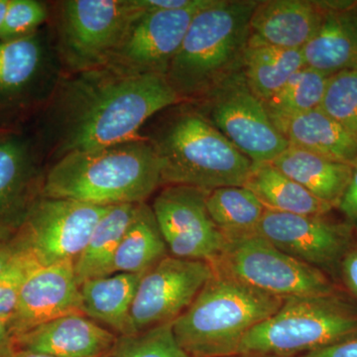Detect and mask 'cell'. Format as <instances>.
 I'll use <instances>...</instances> for the list:
<instances>
[{"instance_id":"ffe728a7","label":"cell","mask_w":357,"mask_h":357,"mask_svg":"<svg viewBox=\"0 0 357 357\" xmlns=\"http://www.w3.org/2000/svg\"><path fill=\"white\" fill-rule=\"evenodd\" d=\"M272 122L290 146L347 164L357 160L356 136L319 109Z\"/></svg>"},{"instance_id":"f1b7e54d","label":"cell","mask_w":357,"mask_h":357,"mask_svg":"<svg viewBox=\"0 0 357 357\" xmlns=\"http://www.w3.org/2000/svg\"><path fill=\"white\" fill-rule=\"evenodd\" d=\"M328 76L305 67L293 75L272 98L264 102L271 121L319 109Z\"/></svg>"},{"instance_id":"d6a6232c","label":"cell","mask_w":357,"mask_h":357,"mask_svg":"<svg viewBox=\"0 0 357 357\" xmlns=\"http://www.w3.org/2000/svg\"><path fill=\"white\" fill-rule=\"evenodd\" d=\"M47 9L36 0H9L3 22L0 27V41L24 38L47 18Z\"/></svg>"},{"instance_id":"9c48e42d","label":"cell","mask_w":357,"mask_h":357,"mask_svg":"<svg viewBox=\"0 0 357 357\" xmlns=\"http://www.w3.org/2000/svg\"><path fill=\"white\" fill-rule=\"evenodd\" d=\"M199 100V114L255 165L272 163L290 146L241 70Z\"/></svg>"},{"instance_id":"ab89813d","label":"cell","mask_w":357,"mask_h":357,"mask_svg":"<svg viewBox=\"0 0 357 357\" xmlns=\"http://www.w3.org/2000/svg\"><path fill=\"white\" fill-rule=\"evenodd\" d=\"M13 357H53L47 356V354H37V352L20 351V349H16L15 354Z\"/></svg>"},{"instance_id":"277c9868","label":"cell","mask_w":357,"mask_h":357,"mask_svg":"<svg viewBox=\"0 0 357 357\" xmlns=\"http://www.w3.org/2000/svg\"><path fill=\"white\" fill-rule=\"evenodd\" d=\"M256 6L248 0H211L194 16L166 74L183 100H199L241 70Z\"/></svg>"},{"instance_id":"2e32d148","label":"cell","mask_w":357,"mask_h":357,"mask_svg":"<svg viewBox=\"0 0 357 357\" xmlns=\"http://www.w3.org/2000/svg\"><path fill=\"white\" fill-rule=\"evenodd\" d=\"M119 337L84 314H70L14 338L16 349L53 357H109Z\"/></svg>"},{"instance_id":"5bb4252c","label":"cell","mask_w":357,"mask_h":357,"mask_svg":"<svg viewBox=\"0 0 357 357\" xmlns=\"http://www.w3.org/2000/svg\"><path fill=\"white\" fill-rule=\"evenodd\" d=\"M256 234L296 259L317 268L344 259L351 248V229L318 215L266 210Z\"/></svg>"},{"instance_id":"52a82bcc","label":"cell","mask_w":357,"mask_h":357,"mask_svg":"<svg viewBox=\"0 0 357 357\" xmlns=\"http://www.w3.org/2000/svg\"><path fill=\"white\" fill-rule=\"evenodd\" d=\"M213 265L282 300L335 294L332 282L319 268L296 259L257 234L227 237L222 255Z\"/></svg>"},{"instance_id":"ac0fdd59","label":"cell","mask_w":357,"mask_h":357,"mask_svg":"<svg viewBox=\"0 0 357 357\" xmlns=\"http://www.w3.org/2000/svg\"><path fill=\"white\" fill-rule=\"evenodd\" d=\"M325 13L324 2L257 1L249 22L248 46H273L301 50L318 30Z\"/></svg>"},{"instance_id":"484cf974","label":"cell","mask_w":357,"mask_h":357,"mask_svg":"<svg viewBox=\"0 0 357 357\" xmlns=\"http://www.w3.org/2000/svg\"><path fill=\"white\" fill-rule=\"evenodd\" d=\"M169 255L168 248L146 203L138 204L114 261V273L144 274Z\"/></svg>"},{"instance_id":"d4e9b609","label":"cell","mask_w":357,"mask_h":357,"mask_svg":"<svg viewBox=\"0 0 357 357\" xmlns=\"http://www.w3.org/2000/svg\"><path fill=\"white\" fill-rule=\"evenodd\" d=\"M244 187L260 199L266 210L324 217L333 208L277 170L271 163L253 165Z\"/></svg>"},{"instance_id":"9a60e30c","label":"cell","mask_w":357,"mask_h":357,"mask_svg":"<svg viewBox=\"0 0 357 357\" xmlns=\"http://www.w3.org/2000/svg\"><path fill=\"white\" fill-rule=\"evenodd\" d=\"M70 314H83L75 263L40 266L26 280L7 326L15 338Z\"/></svg>"},{"instance_id":"7c38bea8","label":"cell","mask_w":357,"mask_h":357,"mask_svg":"<svg viewBox=\"0 0 357 357\" xmlns=\"http://www.w3.org/2000/svg\"><path fill=\"white\" fill-rule=\"evenodd\" d=\"M208 191L189 185H166L152 204L169 253L211 263L222 255L227 237L206 208Z\"/></svg>"},{"instance_id":"1f68e13d","label":"cell","mask_w":357,"mask_h":357,"mask_svg":"<svg viewBox=\"0 0 357 357\" xmlns=\"http://www.w3.org/2000/svg\"><path fill=\"white\" fill-rule=\"evenodd\" d=\"M38 267L40 265L34 256L20 246L13 259L0 273V321L8 324L13 318L26 280Z\"/></svg>"},{"instance_id":"7a4b0ae2","label":"cell","mask_w":357,"mask_h":357,"mask_svg":"<svg viewBox=\"0 0 357 357\" xmlns=\"http://www.w3.org/2000/svg\"><path fill=\"white\" fill-rule=\"evenodd\" d=\"M161 185L159 158L145 137L60 157L42 182L41 196L100 206L138 204Z\"/></svg>"},{"instance_id":"b9f144b4","label":"cell","mask_w":357,"mask_h":357,"mask_svg":"<svg viewBox=\"0 0 357 357\" xmlns=\"http://www.w3.org/2000/svg\"><path fill=\"white\" fill-rule=\"evenodd\" d=\"M352 9H354V13H356L357 15V2H354V6H352Z\"/></svg>"},{"instance_id":"ba28073f","label":"cell","mask_w":357,"mask_h":357,"mask_svg":"<svg viewBox=\"0 0 357 357\" xmlns=\"http://www.w3.org/2000/svg\"><path fill=\"white\" fill-rule=\"evenodd\" d=\"M144 11L135 0H67L59 10V48L73 74L105 67Z\"/></svg>"},{"instance_id":"e575fe53","label":"cell","mask_w":357,"mask_h":357,"mask_svg":"<svg viewBox=\"0 0 357 357\" xmlns=\"http://www.w3.org/2000/svg\"><path fill=\"white\" fill-rule=\"evenodd\" d=\"M351 165V178L337 208L345 217L357 225V160Z\"/></svg>"},{"instance_id":"5b68a950","label":"cell","mask_w":357,"mask_h":357,"mask_svg":"<svg viewBox=\"0 0 357 357\" xmlns=\"http://www.w3.org/2000/svg\"><path fill=\"white\" fill-rule=\"evenodd\" d=\"M149 141L165 187L189 185L211 192L244 185L255 165L196 109L178 110Z\"/></svg>"},{"instance_id":"f546056e","label":"cell","mask_w":357,"mask_h":357,"mask_svg":"<svg viewBox=\"0 0 357 357\" xmlns=\"http://www.w3.org/2000/svg\"><path fill=\"white\" fill-rule=\"evenodd\" d=\"M319 109L357 137V70L328 77Z\"/></svg>"},{"instance_id":"8992f818","label":"cell","mask_w":357,"mask_h":357,"mask_svg":"<svg viewBox=\"0 0 357 357\" xmlns=\"http://www.w3.org/2000/svg\"><path fill=\"white\" fill-rule=\"evenodd\" d=\"M356 333L357 311L335 294L291 298L243 337L236 356H298Z\"/></svg>"},{"instance_id":"60d3db41","label":"cell","mask_w":357,"mask_h":357,"mask_svg":"<svg viewBox=\"0 0 357 357\" xmlns=\"http://www.w3.org/2000/svg\"><path fill=\"white\" fill-rule=\"evenodd\" d=\"M8 4L9 0H0V27H1L2 22H3Z\"/></svg>"},{"instance_id":"4dcf8cb0","label":"cell","mask_w":357,"mask_h":357,"mask_svg":"<svg viewBox=\"0 0 357 357\" xmlns=\"http://www.w3.org/2000/svg\"><path fill=\"white\" fill-rule=\"evenodd\" d=\"M109 357H188L174 337L172 323L119 337Z\"/></svg>"},{"instance_id":"74e56055","label":"cell","mask_w":357,"mask_h":357,"mask_svg":"<svg viewBox=\"0 0 357 357\" xmlns=\"http://www.w3.org/2000/svg\"><path fill=\"white\" fill-rule=\"evenodd\" d=\"M16 347L8 326L0 321V357H13Z\"/></svg>"},{"instance_id":"3957f363","label":"cell","mask_w":357,"mask_h":357,"mask_svg":"<svg viewBox=\"0 0 357 357\" xmlns=\"http://www.w3.org/2000/svg\"><path fill=\"white\" fill-rule=\"evenodd\" d=\"M283 302L215 268L191 306L173 321L174 337L188 357H234L243 337Z\"/></svg>"},{"instance_id":"e0dca14e","label":"cell","mask_w":357,"mask_h":357,"mask_svg":"<svg viewBox=\"0 0 357 357\" xmlns=\"http://www.w3.org/2000/svg\"><path fill=\"white\" fill-rule=\"evenodd\" d=\"M42 182L27 143L15 136L0 140V241L20 229L41 197Z\"/></svg>"},{"instance_id":"603a6c76","label":"cell","mask_w":357,"mask_h":357,"mask_svg":"<svg viewBox=\"0 0 357 357\" xmlns=\"http://www.w3.org/2000/svg\"><path fill=\"white\" fill-rule=\"evenodd\" d=\"M44 61V46L36 33L0 41V112L22 102L39 79Z\"/></svg>"},{"instance_id":"6da1fadb","label":"cell","mask_w":357,"mask_h":357,"mask_svg":"<svg viewBox=\"0 0 357 357\" xmlns=\"http://www.w3.org/2000/svg\"><path fill=\"white\" fill-rule=\"evenodd\" d=\"M183 102L165 76L107 67L73 74L56 102L59 158L143 139L150 117Z\"/></svg>"},{"instance_id":"7402d4cb","label":"cell","mask_w":357,"mask_h":357,"mask_svg":"<svg viewBox=\"0 0 357 357\" xmlns=\"http://www.w3.org/2000/svg\"><path fill=\"white\" fill-rule=\"evenodd\" d=\"M142 275L114 273L83 282L82 312L119 337H128L131 307Z\"/></svg>"},{"instance_id":"d590c367","label":"cell","mask_w":357,"mask_h":357,"mask_svg":"<svg viewBox=\"0 0 357 357\" xmlns=\"http://www.w3.org/2000/svg\"><path fill=\"white\" fill-rule=\"evenodd\" d=\"M195 1L196 0H135L137 6L144 13L185 8Z\"/></svg>"},{"instance_id":"cb8c5ba5","label":"cell","mask_w":357,"mask_h":357,"mask_svg":"<svg viewBox=\"0 0 357 357\" xmlns=\"http://www.w3.org/2000/svg\"><path fill=\"white\" fill-rule=\"evenodd\" d=\"M137 204L109 206L96 223L89 243L75 262V272L81 285L89 279L114 274L115 253L132 222Z\"/></svg>"},{"instance_id":"44dd1931","label":"cell","mask_w":357,"mask_h":357,"mask_svg":"<svg viewBox=\"0 0 357 357\" xmlns=\"http://www.w3.org/2000/svg\"><path fill=\"white\" fill-rule=\"evenodd\" d=\"M271 164L312 196L333 208H337L351 178V164L293 146H289Z\"/></svg>"},{"instance_id":"4316f807","label":"cell","mask_w":357,"mask_h":357,"mask_svg":"<svg viewBox=\"0 0 357 357\" xmlns=\"http://www.w3.org/2000/svg\"><path fill=\"white\" fill-rule=\"evenodd\" d=\"M306 67L298 49L248 46L241 72L251 93L263 102L272 98L298 70Z\"/></svg>"},{"instance_id":"30bf717a","label":"cell","mask_w":357,"mask_h":357,"mask_svg":"<svg viewBox=\"0 0 357 357\" xmlns=\"http://www.w3.org/2000/svg\"><path fill=\"white\" fill-rule=\"evenodd\" d=\"M109 208L41 196L13 237L40 266L75 263Z\"/></svg>"},{"instance_id":"d6986e66","label":"cell","mask_w":357,"mask_h":357,"mask_svg":"<svg viewBox=\"0 0 357 357\" xmlns=\"http://www.w3.org/2000/svg\"><path fill=\"white\" fill-rule=\"evenodd\" d=\"M354 2H324L326 13L321 25L302 49L306 67L332 76L344 70H357V15Z\"/></svg>"},{"instance_id":"836d02e7","label":"cell","mask_w":357,"mask_h":357,"mask_svg":"<svg viewBox=\"0 0 357 357\" xmlns=\"http://www.w3.org/2000/svg\"><path fill=\"white\" fill-rule=\"evenodd\" d=\"M294 357H357V333L323 349Z\"/></svg>"},{"instance_id":"83f0119b","label":"cell","mask_w":357,"mask_h":357,"mask_svg":"<svg viewBox=\"0 0 357 357\" xmlns=\"http://www.w3.org/2000/svg\"><path fill=\"white\" fill-rule=\"evenodd\" d=\"M206 208L225 237L256 234L266 208L244 185L223 187L208 192Z\"/></svg>"},{"instance_id":"7bdbcfd3","label":"cell","mask_w":357,"mask_h":357,"mask_svg":"<svg viewBox=\"0 0 357 357\" xmlns=\"http://www.w3.org/2000/svg\"><path fill=\"white\" fill-rule=\"evenodd\" d=\"M234 357H264V356H234Z\"/></svg>"},{"instance_id":"f35d334b","label":"cell","mask_w":357,"mask_h":357,"mask_svg":"<svg viewBox=\"0 0 357 357\" xmlns=\"http://www.w3.org/2000/svg\"><path fill=\"white\" fill-rule=\"evenodd\" d=\"M18 248L20 246L14 237H11L7 241H0V273L13 259L14 255L17 252Z\"/></svg>"},{"instance_id":"8d00e7d4","label":"cell","mask_w":357,"mask_h":357,"mask_svg":"<svg viewBox=\"0 0 357 357\" xmlns=\"http://www.w3.org/2000/svg\"><path fill=\"white\" fill-rule=\"evenodd\" d=\"M342 275L347 287L357 297V248L349 249L342 259Z\"/></svg>"},{"instance_id":"8fae6325","label":"cell","mask_w":357,"mask_h":357,"mask_svg":"<svg viewBox=\"0 0 357 357\" xmlns=\"http://www.w3.org/2000/svg\"><path fill=\"white\" fill-rule=\"evenodd\" d=\"M213 274V263L166 256L141 277L129 316L128 335L173 323Z\"/></svg>"},{"instance_id":"4fadbf2b","label":"cell","mask_w":357,"mask_h":357,"mask_svg":"<svg viewBox=\"0 0 357 357\" xmlns=\"http://www.w3.org/2000/svg\"><path fill=\"white\" fill-rule=\"evenodd\" d=\"M210 1L196 0L185 8L143 13L105 67L123 74L166 77L192 18Z\"/></svg>"}]
</instances>
